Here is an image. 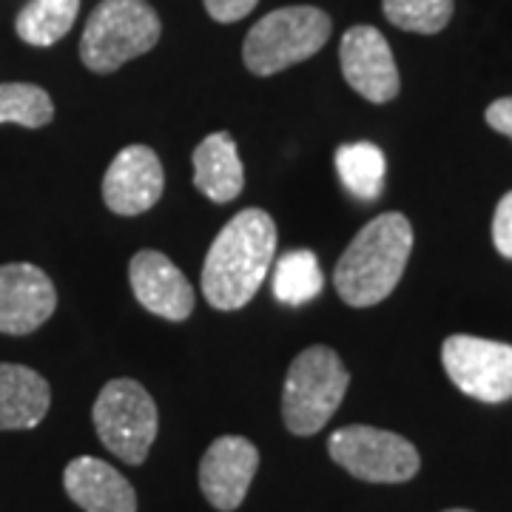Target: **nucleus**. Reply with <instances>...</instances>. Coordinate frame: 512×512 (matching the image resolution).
<instances>
[{
    "mask_svg": "<svg viewBox=\"0 0 512 512\" xmlns=\"http://www.w3.org/2000/svg\"><path fill=\"white\" fill-rule=\"evenodd\" d=\"M94 430L106 450L126 464H143L157 439V404L134 379L109 382L92 410Z\"/></svg>",
    "mask_w": 512,
    "mask_h": 512,
    "instance_id": "6",
    "label": "nucleus"
},
{
    "mask_svg": "<svg viewBox=\"0 0 512 512\" xmlns=\"http://www.w3.org/2000/svg\"><path fill=\"white\" fill-rule=\"evenodd\" d=\"M325 288V276L313 251H288L274 259V296L282 305H305Z\"/></svg>",
    "mask_w": 512,
    "mask_h": 512,
    "instance_id": "19",
    "label": "nucleus"
},
{
    "mask_svg": "<svg viewBox=\"0 0 512 512\" xmlns=\"http://www.w3.org/2000/svg\"><path fill=\"white\" fill-rule=\"evenodd\" d=\"M259 467V450L242 436H220L211 441L200 461V487L211 507L234 512L245 501Z\"/></svg>",
    "mask_w": 512,
    "mask_h": 512,
    "instance_id": "12",
    "label": "nucleus"
},
{
    "mask_svg": "<svg viewBox=\"0 0 512 512\" xmlns=\"http://www.w3.org/2000/svg\"><path fill=\"white\" fill-rule=\"evenodd\" d=\"M330 37V18L316 6H285L256 23L245 37L242 57L248 72L268 74L291 69L313 57Z\"/></svg>",
    "mask_w": 512,
    "mask_h": 512,
    "instance_id": "5",
    "label": "nucleus"
},
{
    "mask_svg": "<svg viewBox=\"0 0 512 512\" xmlns=\"http://www.w3.org/2000/svg\"><path fill=\"white\" fill-rule=\"evenodd\" d=\"M137 302L168 322H185L194 313V288L185 274L160 251H140L128 265Z\"/></svg>",
    "mask_w": 512,
    "mask_h": 512,
    "instance_id": "13",
    "label": "nucleus"
},
{
    "mask_svg": "<svg viewBox=\"0 0 512 512\" xmlns=\"http://www.w3.org/2000/svg\"><path fill=\"white\" fill-rule=\"evenodd\" d=\"M330 458L353 478L370 484H402L419 473V450L410 441L367 424H350L328 439Z\"/></svg>",
    "mask_w": 512,
    "mask_h": 512,
    "instance_id": "7",
    "label": "nucleus"
},
{
    "mask_svg": "<svg viewBox=\"0 0 512 512\" xmlns=\"http://www.w3.org/2000/svg\"><path fill=\"white\" fill-rule=\"evenodd\" d=\"M384 18L404 32L436 35L453 18V0H384Z\"/></svg>",
    "mask_w": 512,
    "mask_h": 512,
    "instance_id": "21",
    "label": "nucleus"
},
{
    "mask_svg": "<svg viewBox=\"0 0 512 512\" xmlns=\"http://www.w3.org/2000/svg\"><path fill=\"white\" fill-rule=\"evenodd\" d=\"M350 384L348 367L336 350L313 345L302 350L288 367L282 387V419L293 436L319 433L339 410Z\"/></svg>",
    "mask_w": 512,
    "mask_h": 512,
    "instance_id": "3",
    "label": "nucleus"
},
{
    "mask_svg": "<svg viewBox=\"0 0 512 512\" xmlns=\"http://www.w3.org/2000/svg\"><path fill=\"white\" fill-rule=\"evenodd\" d=\"M160 18L146 0H103L83 29L80 57L97 74L117 72L160 40Z\"/></svg>",
    "mask_w": 512,
    "mask_h": 512,
    "instance_id": "4",
    "label": "nucleus"
},
{
    "mask_svg": "<svg viewBox=\"0 0 512 512\" xmlns=\"http://www.w3.org/2000/svg\"><path fill=\"white\" fill-rule=\"evenodd\" d=\"M339 63L350 89L370 103H390L402 89L390 43L373 26H353L345 32L339 46Z\"/></svg>",
    "mask_w": 512,
    "mask_h": 512,
    "instance_id": "9",
    "label": "nucleus"
},
{
    "mask_svg": "<svg viewBox=\"0 0 512 512\" xmlns=\"http://www.w3.org/2000/svg\"><path fill=\"white\" fill-rule=\"evenodd\" d=\"M493 242L498 254L512 259V191L504 194L493 217Z\"/></svg>",
    "mask_w": 512,
    "mask_h": 512,
    "instance_id": "22",
    "label": "nucleus"
},
{
    "mask_svg": "<svg viewBox=\"0 0 512 512\" xmlns=\"http://www.w3.org/2000/svg\"><path fill=\"white\" fill-rule=\"evenodd\" d=\"M276 259V225L268 211L245 208L222 228L202 265V293L217 311L245 308Z\"/></svg>",
    "mask_w": 512,
    "mask_h": 512,
    "instance_id": "1",
    "label": "nucleus"
},
{
    "mask_svg": "<svg viewBox=\"0 0 512 512\" xmlns=\"http://www.w3.org/2000/svg\"><path fill=\"white\" fill-rule=\"evenodd\" d=\"M55 308V285L37 265H0V333L26 336L40 328Z\"/></svg>",
    "mask_w": 512,
    "mask_h": 512,
    "instance_id": "10",
    "label": "nucleus"
},
{
    "mask_svg": "<svg viewBox=\"0 0 512 512\" xmlns=\"http://www.w3.org/2000/svg\"><path fill=\"white\" fill-rule=\"evenodd\" d=\"M441 365L470 399L487 404L512 399V345L458 333L444 339Z\"/></svg>",
    "mask_w": 512,
    "mask_h": 512,
    "instance_id": "8",
    "label": "nucleus"
},
{
    "mask_svg": "<svg viewBox=\"0 0 512 512\" xmlns=\"http://www.w3.org/2000/svg\"><path fill=\"white\" fill-rule=\"evenodd\" d=\"M77 12L80 0H29L20 9L15 29L29 46H52L69 35Z\"/></svg>",
    "mask_w": 512,
    "mask_h": 512,
    "instance_id": "17",
    "label": "nucleus"
},
{
    "mask_svg": "<svg viewBox=\"0 0 512 512\" xmlns=\"http://www.w3.org/2000/svg\"><path fill=\"white\" fill-rule=\"evenodd\" d=\"M55 117V103L46 89L32 83H0V126L18 123L23 128H43Z\"/></svg>",
    "mask_w": 512,
    "mask_h": 512,
    "instance_id": "20",
    "label": "nucleus"
},
{
    "mask_svg": "<svg viewBox=\"0 0 512 512\" xmlns=\"http://www.w3.org/2000/svg\"><path fill=\"white\" fill-rule=\"evenodd\" d=\"M413 251V225L390 211L370 220L339 256L333 285L350 308H370L396 291Z\"/></svg>",
    "mask_w": 512,
    "mask_h": 512,
    "instance_id": "2",
    "label": "nucleus"
},
{
    "mask_svg": "<svg viewBox=\"0 0 512 512\" xmlns=\"http://www.w3.org/2000/svg\"><path fill=\"white\" fill-rule=\"evenodd\" d=\"M66 493L86 512H137V493L128 478L106 461L80 456L63 473Z\"/></svg>",
    "mask_w": 512,
    "mask_h": 512,
    "instance_id": "14",
    "label": "nucleus"
},
{
    "mask_svg": "<svg viewBox=\"0 0 512 512\" xmlns=\"http://www.w3.org/2000/svg\"><path fill=\"white\" fill-rule=\"evenodd\" d=\"M194 185L211 202H231L239 197L245 185V171L237 143L228 131L208 134L194 148Z\"/></svg>",
    "mask_w": 512,
    "mask_h": 512,
    "instance_id": "16",
    "label": "nucleus"
},
{
    "mask_svg": "<svg viewBox=\"0 0 512 512\" xmlns=\"http://www.w3.org/2000/svg\"><path fill=\"white\" fill-rule=\"evenodd\" d=\"M165 188L160 157L148 146L123 148L103 177V200L120 217H137L154 208Z\"/></svg>",
    "mask_w": 512,
    "mask_h": 512,
    "instance_id": "11",
    "label": "nucleus"
},
{
    "mask_svg": "<svg viewBox=\"0 0 512 512\" xmlns=\"http://www.w3.org/2000/svg\"><path fill=\"white\" fill-rule=\"evenodd\" d=\"M484 120H487V126L498 131V134H507L512 140V97H501V100H495L487 106L484 111Z\"/></svg>",
    "mask_w": 512,
    "mask_h": 512,
    "instance_id": "24",
    "label": "nucleus"
},
{
    "mask_svg": "<svg viewBox=\"0 0 512 512\" xmlns=\"http://www.w3.org/2000/svg\"><path fill=\"white\" fill-rule=\"evenodd\" d=\"M336 171L339 180L359 200H379L384 188V163L382 148L373 143H348L336 151Z\"/></svg>",
    "mask_w": 512,
    "mask_h": 512,
    "instance_id": "18",
    "label": "nucleus"
},
{
    "mask_svg": "<svg viewBox=\"0 0 512 512\" xmlns=\"http://www.w3.org/2000/svg\"><path fill=\"white\" fill-rule=\"evenodd\" d=\"M259 0H205V9L208 15L220 23H237L242 20L251 9H254Z\"/></svg>",
    "mask_w": 512,
    "mask_h": 512,
    "instance_id": "23",
    "label": "nucleus"
},
{
    "mask_svg": "<svg viewBox=\"0 0 512 512\" xmlns=\"http://www.w3.org/2000/svg\"><path fill=\"white\" fill-rule=\"evenodd\" d=\"M49 382L23 365L0 362V430H32L49 413Z\"/></svg>",
    "mask_w": 512,
    "mask_h": 512,
    "instance_id": "15",
    "label": "nucleus"
},
{
    "mask_svg": "<svg viewBox=\"0 0 512 512\" xmlns=\"http://www.w3.org/2000/svg\"><path fill=\"white\" fill-rule=\"evenodd\" d=\"M444 512H470V510H444Z\"/></svg>",
    "mask_w": 512,
    "mask_h": 512,
    "instance_id": "25",
    "label": "nucleus"
}]
</instances>
